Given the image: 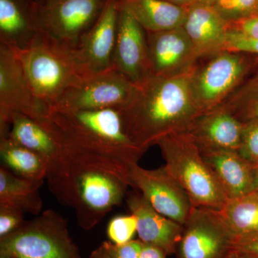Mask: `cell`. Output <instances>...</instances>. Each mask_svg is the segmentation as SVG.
Here are the masks:
<instances>
[{
    "label": "cell",
    "instance_id": "obj_27",
    "mask_svg": "<svg viewBox=\"0 0 258 258\" xmlns=\"http://www.w3.org/2000/svg\"><path fill=\"white\" fill-rule=\"evenodd\" d=\"M110 242L115 244H123L133 240L137 233V220L134 215L113 217L106 230Z\"/></svg>",
    "mask_w": 258,
    "mask_h": 258
},
{
    "label": "cell",
    "instance_id": "obj_28",
    "mask_svg": "<svg viewBox=\"0 0 258 258\" xmlns=\"http://www.w3.org/2000/svg\"><path fill=\"white\" fill-rule=\"evenodd\" d=\"M214 7L228 22L258 15V0H220Z\"/></svg>",
    "mask_w": 258,
    "mask_h": 258
},
{
    "label": "cell",
    "instance_id": "obj_4",
    "mask_svg": "<svg viewBox=\"0 0 258 258\" xmlns=\"http://www.w3.org/2000/svg\"><path fill=\"white\" fill-rule=\"evenodd\" d=\"M157 145L165 161L164 169L184 189L193 207L215 211L224 208L228 198L189 134L166 136Z\"/></svg>",
    "mask_w": 258,
    "mask_h": 258
},
{
    "label": "cell",
    "instance_id": "obj_36",
    "mask_svg": "<svg viewBox=\"0 0 258 258\" xmlns=\"http://www.w3.org/2000/svg\"><path fill=\"white\" fill-rule=\"evenodd\" d=\"M89 258H111L103 244L102 243L98 248L93 251Z\"/></svg>",
    "mask_w": 258,
    "mask_h": 258
},
{
    "label": "cell",
    "instance_id": "obj_14",
    "mask_svg": "<svg viewBox=\"0 0 258 258\" xmlns=\"http://www.w3.org/2000/svg\"><path fill=\"white\" fill-rule=\"evenodd\" d=\"M113 68L137 86L153 75L149 60L147 31L120 5Z\"/></svg>",
    "mask_w": 258,
    "mask_h": 258
},
{
    "label": "cell",
    "instance_id": "obj_20",
    "mask_svg": "<svg viewBox=\"0 0 258 258\" xmlns=\"http://www.w3.org/2000/svg\"><path fill=\"white\" fill-rule=\"evenodd\" d=\"M244 125L229 112L216 108L200 113L186 133L200 147L239 152Z\"/></svg>",
    "mask_w": 258,
    "mask_h": 258
},
{
    "label": "cell",
    "instance_id": "obj_23",
    "mask_svg": "<svg viewBox=\"0 0 258 258\" xmlns=\"http://www.w3.org/2000/svg\"><path fill=\"white\" fill-rule=\"evenodd\" d=\"M43 181L21 177L0 167V205L20 209L24 213L38 215L42 209L40 188Z\"/></svg>",
    "mask_w": 258,
    "mask_h": 258
},
{
    "label": "cell",
    "instance_id": "obj_31",
    "mask_svg": "<svg viewBox=\"0 0 258 258\" xmlns=\"http://www.w3.org/2000/svg\"><path fill=\"white\" fill-rule=\"evenodd\" d=\"M111 258H139L143 247L140 240H132L123 244H115L111 242H103Z\"/></svg>",
    "mask_w": 258,
    "mask_h": 258
},
{
    "label": "cell",
    "instance_id": "obj_17",
    "mask_svg": "<svg viewBox=\"0 0 258 258\" xmlns=\"http://www.w3.org/2000/svg\"><path fill=\"white\" fill-rule=\"evenodd\" d=\"M126 203L137 218L139 240L159 247L167 255L175 253L184 226L159 213L137 190L127 193Z\"/></svg>",
    "mask_w": 258,
    "mask_h": 258
},
{
    "label": "cell",
    "instance_id": "obj_2",
    "mask_svg": "<svg viewBox=\"0 0 258 258\" xmlns=\"http://www.w3.org/2000/svg\"><path fill=\"white\" fill-rule=\"evenodd\" d=\"M191 71L175 76L152 75L118 110L123 130L136 145L147 151L166 136L186 132L202 113L190 86Z\"/></svg>",
    "mask_w": 258,
    "mask_h": 258
},
{
    "label": "cell",
    "instance_id": "obj_39",
    "mask_svg": "<svg viewBox=\"0 0 258 258\" xmlns=\"http://www.w3.org/2000/svg\"><path fill=\"white\" fill-rule=\"evenodd\" d=\"M254 192L258 194V166L254 167Z\"/></svg>",
    "mask_w": 258,
    "mask_h": 258
},
{
    "label": "cell",
    "instance_id": "obj_30",
    "mask_svg": "<svg viewBox=\"0 0 258 258\" xmlns=\"http://www.w3.org/2000/svg\"><path fill=\"white\" fill-rule=\"evenodd\" d=\"M24 212L8 205H0V238L6 237L24 225Z\"/></svg>",
    "mask_w": 258,
    "mask_h": 258
},
{
    "label": "cell",
    "instance_id": "obj_35",
    "mask_svg": "<svg viewBox=\"0 0 258 258\" xmlns=\"http://www.w3.org/2000/svg\"><path fill=\"white\" fill-rule=\"evenodd\" d=\"M166 255L167 254L159 247L144 244L139 258H166Z\"/></svg>",
    "mask_w": 258,
    "mask_h": 258
},
{
    "label": "cell",
    "instance_id": "obj_3",
    "mask_svg": "<svg viewBox=\"0 0 258 258\" xmlns=\"http://www.w3.org/2000/svg\"><path fill=\"white\" fill-rule=\"evenodd\" d=\"M49 117L64 140L75 147L115 158L130 166L138 164L147 152L125 134L118 109H52Z\"/></svg>",
    "mask_w": 258,
    "mask_h": 258
},
{
    "label": "cell",
    "instance_id": "obj_34",
    "mask_svg": "<svg viewBox=\"0 0 258 258\" xmlns=\"http://www.w3.org/2000/svg\"><path fill=\"white\" fill-rule=\"evenodd\" d=\"M235 249L251 258H258V234L237 239Z\"/></svg>",
    "mask_w": 258,
    "mask_h": 258
},
{
    "label": "cell",
    "instance_id": "obj_40",
    "mask_svg": "<svg viewBox=\"0 0 258 258\" xmlns=\"http://www.w3.org/2000/svg\"><path fill=\"white\" fill-rule=\"evenodd\" d=\"M220 1V0H198L197 2H198V3H204V4L215 6V5H217Z\"/></svg>",
    "mask_w": 258,
    "mask_h": 258
},
{
    "label": "cell",
    "instance_id": "obj_11",
    "mask_svg": "<svg viewBox=\"0 0 258 258\" xmlns=\"http://www.w3.org/2000/svg\"><path fill=\"white\" fill-rule=\"evenodd\" d=\"M50 111L32 89L13 50L0 43V128L6 124L10 113L45 118Z\"/></svg>",
    "mask_w": 258,
    "mask_h": 258
},
{
    "label": "cell",
    "instance_id": "obj_5",
    "mask_svg": "<svg viewBox=\"0 0 258 258\" xmlns=\"http://www.w3.org/2000/svg\"><path fill=\"white\" fill-rule=\"evenodd\" d=\"M13 50L32 89L50 108L84 76L70 49L52 41L41 32L26 47Z\"/></svg>",
    "mask_w": 258,
    "mask_h": 258
},
{
    "label": "cell",
    "instance_id": "obj_22",
    "mask_svg": "<svg viewBox=\"0 0 258 258\" xmlns=\"http://www.w3.org/2000/svg\"><path fill=\"white\" fill-rule=\"evenodd\" d=\"M147 32L165 31L182 27L187 9L164 0H120Z\"/></svg>",
    "mask_w": 258,
    "mask_h": 258
},
{
    "label": "cell",
    "instance_id": "obj_42",
    "mask_svg": "<svg viewBox=\"0 0 258 258\" xmlns=\"http://www.w3.org/2000/svg\"><path fill=\"white\" fill-rule=\"evenodd\" d=\"M35 1L38 4H42V3H45L46 0H35Z\"/></svg>",
    "mask_w": 258,
    "mask_h": 258
},
{
    "label": "cell",
    "instance_id": "obj_16",
    "mask_svg": "<svg viewBox=\"0 0 258 258\" xmlns=\"http://www.w3.org/2000/svg\"><path fill=\"white\" fill-rule=\"evenodd\" d=\"M9 137L23 147L40 154L49 166L60 157L64 141L50 117L35 118L20 113H12L6 124L0 128V137Z\"/></svg>",
    "mask_w": 258,
    "mask_h": 258
},
{
    "label": "cell",
    "instance_id": "obj_25",
    "mask_svg": "<svg viewBox=\"0 0 258 258\" xmlns=\"http://www.w3.org/2000/svg\"><path fill=\"white\" fill-rule=\"evenodd\" d=\"M236 240L258 234V194L229 200L218 211Z\"/></svg>",
    "mask_w": 258,
    "mask_h": 258
},
{
    "label": "cell",
    "instance_id": "obj_18",
    "mask_svg": "<svg viewBox=\"0 0 258 258\" xmlns=\"http://www.w3.org/2000/svg\"><path fill=\"white\" fill-rule=\"evenodd\" d=\"M198 147L228 200L254 192V166L240 153L216 148Z\"/></svg>",
    "mask_w": 258,
    "mask_h": 258
},
{
    "label": "cell",
    "instance_id": "obj_21",
    "mask_svg": "<svg viewBox=\"0 0 258 258\" xmlns=\"http://www.w3.org/2000/svg\"><path fill=\"white\" fill-rule=\"evenodd\" d=\"M35 7V0H0V43L16 50L36 37Z\"/></svg>",
    "mask_w": 258,
    "mask_h": 258
},
{
    "label": "cell",
    "instance_id": "obj_10",
    "mask_svg": "<svg viewBox=\"0 0 258 258\" xmlns=\"http://www.w3.org/2000/svg\"><path fill=\"white\" fill-rule=\"evenodd\" d=\"M183 226L178 258H225L235 248V236L218 211L193 207Z\"/></svg>",
    "mask_w": 258,
    "mask_h": 258
},
{
    "label": "cell",
    "instance_id": "obj_26",
    "mask_svg": "<svg viewBox=\"0 0 258 258\" xmlns=\"http://www.w3.org/2000/svg\"><path fill=\"white\" fill-rule=\"evenodd\" d=\"M243 123L258 120V62L240 87L217 107Z\"/></svg>",
    "mask_w": 258,
    "mask_h": 258
},
{
    "label": "cell",
    "instance_id": "obj_1",
    "mask_svg": "<svg viewBox=\"0 0 258 258\" xmlns=\"http://www.w3.org/2000/svg\"><path fill=\"white\" fill-rule=\"evenodd\" d=\"M63 141L60 157L49 166L47 185L59 203L74 209L83 230H90L133 187L132 166Z\"/></svg>",
    "mask_w": 258,
    "mask_h": 258
},
{
    "label": "cell",
    "instance_id": "obj_8",
    "mask_svg": "<svg viewBox=\"0 0 258 258\" xmlns=\"http://www.w3.org/2000/svg\"><path fill=\"white\" fill-rule=\"evenodd\" d=\"M109 0H46L36 3L39 31L61 46L72 49L94 25Z\"/></svg>",
    "mask_w": 258,
    "mask_h": 258
},
{
    "label": "cell",
    "instance_id": "obj_33",
    "mask_svg": "<svg viewBox=\"0 0 258 258\" xmlns=\"http://www.w3.org/2000/svg\"><path fill=\"white\" fill-rule=\"evenodd\" d=\"M229 32L258 40V15L228 22Z\"/></svg>",
    "mask_w": 258,
    "mask_h": 258
},
{
    "label": "cell",
    "instance_id": "obj_37",
    "mask_svg": "<svg viewBox=\"0 0 258 258\" xmlns=\"http://www.w3.org/2000/svg\"><path fill=\"white\" fill-rule=\"evenodd\" d=\"M164 1L168 2V3H171V4L177 5V6L187 9L191 5L197 3L198 0H164Z\"/></svg>",
    "mask_w": 258,
    "mask_h": 258
},
{
    "label": "cell",
    "instance_id": "obj_19",
    "mask_svg": "<svg viewBox=\"0 0 258 258\" xmlns=\"http://www.w3.org/2000/svg\"><path fill=\"white\" fill-rule=\"evenodd\" d=\"M198 59L225 50L228 21L212 5L195 3L187 8L183 25Z\"/></svg>",
    "mask_w": 258,
    "mask_h": 258
},
{
    "label": "cell",
    "instance_id": "obj_29",
    "mask_svg": "<svg viewBox=\"0 0 258 258\" xmlns=\"http://www.w3.org/2000/svg\"><path fill=\"white\" fill-rule=\"evenodd\" d=\"M239 153L254 166H258V120L244 123Z\"/></svg>",
    "mask_w": 258,
    "mask_h": 258
},
{
    "label": "cell",
    "instance_id": "obj_32",
    "mask_svg": "<svg viewBox=\"0 0 258 258\" xmlns=\"http://www.w3.org/2000/svg\"><path fill=\"white\" fill-rule=\"evenodd\" d=\"M225 50L239 51L258 56V40L229 32Z\"/></svg>",
    "mask_w": 258,
    "mask_h": 258
},
{
    "label": "cell",
    "instance_id": "obj_9",
    "mask_svg": "<svg viewBox=\"0 0 258 258\" xmlns=\"http://www.w3.org/2000/svg\"><path fill=\"white\" fill-rule=\"evenodd\" d=\"M137 90V85L112 69L81 77L62 94L51 110H119L130 103Z\"/></svg>",
    "mask_w": 258,
    "mask_h": 258
},
{
    "label": "cell",
    "instance_id": "obj_38",
    "mask_svg": "<svg viewBox=\"0 0 258 258\" xmlns=\"http://www.w3.org/2000/svg\"><path fill=\"white\" fill-rule=\"evenodd\" d=\"M225 258H251L234 248Z\"/></svg>",
    "mask_w": 258,
    "mask_h": 258
},
{
    "label": "cell",
    "instance_id": "obj_7",
    "mask_svg": "<svg viewBox=\"0 0 258 258\" xmlns=\"http://www.w3.org/2000/svg\"><path fill=\"white\" fill-rule=\"evenodd\" d=\"M0 253L15 258H81L67 222L52 210L0 238Z\"/></svg>",
    "mask_w": 258,
    "mask_h": 258
},
{
    "label": "cell",
    "instance_id": "obj_6",
    "mask_svg": "<svg viewBox=\"0 0 258 258\" xmlns=\"http://www.w3.org/2000/svg\"><path fill=\"white\" fill-rule=\"evenodd\" d=\"M257 62V55L227 50L198 59L190 72V86L202 113L221 106Z\"/></svg>",
    "mask_w": 258,
    "mask_h": 258
},
{
    "label": "cell",
    "instance_id": "obj_24",
    "mask_svg": "<svg viewBox=\"0 0 258 258\" xmlns=\"http://www.w3.org/2000/svg\"><path fill=\"white\" fill-rule=\"evenodd\" d=\"M0 157L2 166L16 175L43 182L46 179L48 161L8 137H0Z\"/></svg>",
    "mask_w": 258,
    "mask_h": 258
},
{
    "label": "cell",
    "instance_id": "obj_15",
    "mask_svg": "<svg viewBox=\"0 0 258 258\" xmlns=\"http://www.w3.org/2000/svg\"><path fill=\"white\" fill-rule=\"evenodd\" d=\"M147 33L151 69L154 76L187 74L196 64L198 55L183 27Z\"/></svg>",
    "mask_w": 258,
    "mask_h": 258
},
{
    "label": "cell",
    "instance_id": "obj_12",
    "mask_svg": "<svg viewBox=\"0 0 258 258\" xmlns=\"http://www.w3.org/2000/svg\"><path fill=\"white\" fill-rule=\"evenodd\" d=\"M119 10L120 0H109L94 25L70 50L83 76L113 69Z\"/></svg>",
    "mask_w": 258,
    "mask_h": 258
},
{
    "label": "cell",
    "instance_id": "obj_41",
    "mask_svg": "<svg viewBox=\"0 0 258 258\" xmlns=\"http://www.w3.org/2000/svg\"><path fill=\"white\" fill-rule=\"evenodd\" d=\"M0 258H15V257H12V256H10V255H8V254L0 253Z\"/></svg>",
    "mask_w": 258,
    "mask_h": 258
},
{
    "label": "cell",
    "instance_id": "obj_13",
    "mask_svg": "<svg viewBox=\"0 0 258 258\" xmlns=\"http://www.w3.org/2000/svg\"><path fill=\"white\" fill-rule=\"evenodd\" d=\"M133 188L138 189L161 215L184 225L192 204L184 189L164 169H147L139 164L131 169Z\"/></svg>",
    "mask_w": 258,
    "mask_h": 258
}]
</instances>
